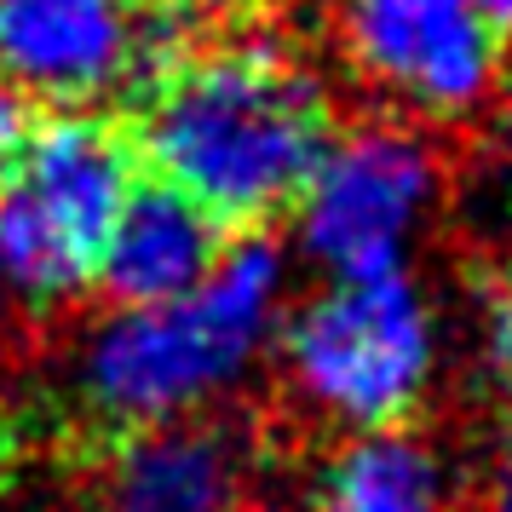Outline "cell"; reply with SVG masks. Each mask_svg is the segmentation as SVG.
<instances>
[{
  "mask_svg": "<svg viewBox=\"0 0 512 512\" xmlns=\"http://www.w3.org/2000/svg\"><path fill=\"white\" fill-rule=\"evenodd\" d=\"M121 116L139 162L196 196L231 236L300 213L340 133L323 81L259 41L190 47Z\"/></svg>",
  "mask_w": 512,
  "mask_h": 512,
  "instance_id": "1",
  "label": "cell"
},
{
  "mask_svg": "<svg viewBox=\"0 0 512 512\" xmlns=\"http://www.w3.org/2000/svg\"><path fill=\"white\" fill-rule=\"evenodd\" d=\"M282 294V254L265 231L236 236L208 282L162 305H127L93 328L75 363V415L93 449L196 415L259 357Z\"/></svg>",
  "mask_w": 512,
  "mask_h": 512,
  "instance_id": "2",
  "label": "cell"
},
{
  "mask_svg": "<svg viewBox=\"0 0 512 512\" xmlns=\"http://www.w3.org/2000/svg\"><path fill=\"white\" fill-rule=\"evenodd\" d=\"M139 167L127 116L41 110L0 167V277L29 305L87 294Z\"/></svg>",
  "mask_w": 512,
  "mask_h": 512,
  "instance_id": "3",
  "label": "cell"
},
{
  "mask_svg": "<svg viewBox=\"0 0 512 512\" xmlns=\"http://www.w3.org/2000/svg\"><path fill=\"white\" fill-rule=\"evenodd\" d=\"M282 363L317 415L351 432H397L432 386V311L403 271L334 277L282 328Z\"/></svg>",
  "mask_w": 512,
  "mask_h": 512,
  "instance_id": "4",
  "label": "cell"
},
{
  "mask_svg": "<svg viewBox=\"0 0 512 512\" xmlns=\"http://www.w3.org/2000/svg\"><path fill=\"white\" fill-rule=\"evenodd\" d=\"M438 150L415 127L363 121L334 133L317 179L300 202L305 254L334 277H380L403 271V248L415 236L420 213L438 196Z\"/></svg>",
  "mask_w": 512,
  "mask_h": 512,
  "instance_id": "5",
  "label": "cell"
},
{
  "mask_svg": "<svg viewBox=\"0 0 512 512\" xmlns=\"http://www.w3.org/2000/svg\"><path fill=\"white\" fill-rule=\"evenodd\" d=\"M340 29L363 87L415 121L478 116L512 58L472 0H346Z\"/></svg>",
  "mask_w": 512,
  "mask_h": 512,
  "instance_id": "6",
  "label": "cell"
},
{
  "mask_svg": "<svg viewBox=\"0 0 512 512\" xmlns=\"http://www.w3.org/2000/svg\"><path fill=\"white\" fill-rule=\"evenodd\" d=\"M139 47L144 0H0V75L52 110L127 93Z\"/></svg>",
  "mask_w": 512,
  "mask_h": 512,
  "instance_id": "7",
  "label": "cell"
},
{
  "mask_svg": "<svg viewBox=\"0 0 512 512\" xmlns=\"http://www.w3.org/2000/svg\"><path fill=\"white\" fill-rule=\"evenodd\" d=\"M231 242L236 236L196 196L167 185L162 173L139 167V179H133L116 225H110L93 288L110 300V311L179 300L196 282L213 277V265L225 259Z\"/></svg>",
  "mask_w": 512,
  "mask_h": 512,
  "instance_id": "8",
  "label": "cell"
},
{
  "mask_svg": "<svg viewBox=\"0 0 512 512\" xmlns=\"http://www.w3.org/2000/svg\"><path fill=\"white\" fill-rule=\"evenodd\" d=\"M242 478L248 438L213 415L162 420L104 449L110 512H236Z\"/></svg>",
  "mask_w": 512,
  "mask_h": 512,
  "instance_id": "9",
  "label": "cell"
},
{
  "mask_svg": "<svg viewBox=\"0 0 512 512\" xmlns=\"http://www.w3.org/2000/svg\"><path fill=\"white\" fill-rule=\"evenodd\" d=\"M311 512H449L432 449L403 432H363L323 472Z\"/></svg>",
  "mask_w": 512,
  "mask_h": 512,
  "instance_id": "10",
  "label": "cell"
},
{
  "mask_svg": "<svg viewBox=\"0 0 512 512\" xmlns=\"http://www.w3.org/2000/svg\"><path fill=\"white\" fill-rule=\"evenodd\" d=\"M472 300H478V380L489 403L512 420V265H478Z\"/></svg>",
  "mask_w": 512,
  "mask_h": 512,
  "instance_id": "11",
  "label": "cell"
},
{
  "mask_svg": "<svg viewBox=\"0 0 512 512\" xmlns=\"http://www.w3.org/2000/svg\"><path fill=\"white\" fill-rule=\"evenodd\" d=\"M35 116H41V104L18 87V81H6L0 75V167H6V156L24 144V133L35 127Z\"/></svg>",
  "mask_w": 512,
  "mask_h": 512,
  "instance_id": "12",
  "label": "cell"
},
{
  "mask_svg": "<svg viewBox=\"0 0 512 512\" xmlns=\"http://www.w3.org/2000/svg\"><path fill=\"white\" fill-rule=\"evenodd\" d=\"M489 150H495V167L512 173V98L489 116Z\"/></svg>",
  "mask_w": 512,
  "mask_h": 512,
  "instance_id": "13",
  "label": "cell"
},
{
  "mask_svg": "<svg viewBox=\"0 0 512 512\" xmlns=\"http://www.w3.org/2000/svg\"><path fill=\"white\" fill-rule=\"evenodd\" d=\"M478 12H484V24L501 35V47L512 52V0H472Z\"/></svg>",
  "mask_w": 512,
  "mask_h": 512,
  "instance_id": "14",
  "label": "cell"
},
{
  "mask_svg": "<svg viewBox=\"0 0 512 512\" xmlns=\"http://www.w3.org/2000/svg\"><path fill=\"white\" fill-rule=\"evenodd\" d=\"M484 512H512V455L501 461V472H495V484H489Z\"/></svg>",
  "mask_w": 512,
  "mask_h": 512,
  "instance_id": "15",
  "label": "cell"
},
{
  "mask_svg": "<svg viewBox=\"0 0 512 512\" xmlns=\"http://www.w3.org/2000/svg\"><path fill=\"white\" fill-rule=\"evenodd\" d=\"M6 478H12V432L0 426V495H6Z\"/></svg>",
  "mask_w": 512,
  "mask_h": 512,
  "instance_id": "16",
  "label": "cell"
},
{
  "mask_svg": "<svg viewBox=\"0 0 512 512\" xmlns=\"http://www.w3.org/2000/svg\"><path fill=\"white\" fill-rule=\"evenodd\" d=\"M202 6H208V12L213 6H225V12H248V6H259V0H202Z\"/></svg>",
  "mask_w": 512,
  "mask_h": 512,
  "instance_id": "17",
  "label": "cell"
}]
</instances>
